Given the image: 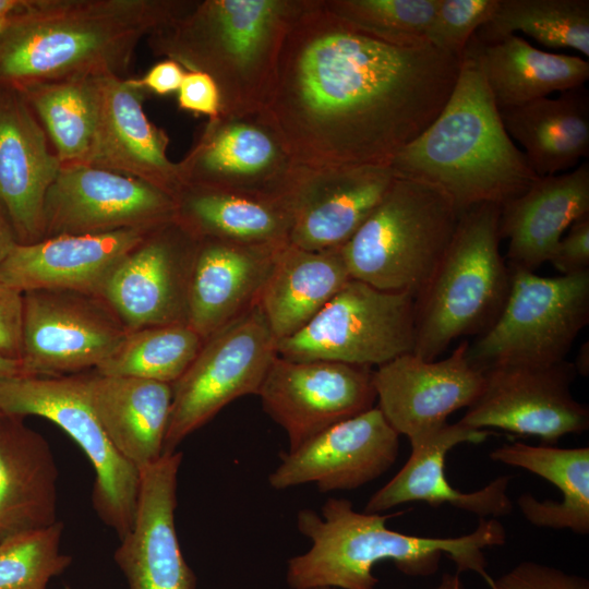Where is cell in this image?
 <instances>
[{
    "instance_id": "cell-1",
    "label": "cell",
    "mask_w": 589,
    "mask_h": 589,
    "mask_svg": "<svg viewBox=\"0 0 589 589\" xmlns=\"http://www.w3.org/2000/svg\"><path fill=\"white\" fill-rule=\"evenodd\" d=\"M460 63L431 45L386 44L304 0L265 111L298 166H389L442 111Z\"/></svg>"
},
{
    "instance_id": "cell-2",
    "label": "cell",
    "mask_w": 589,
    "mask_h": 589,
    "mask_svg": "<svg viewBox=\"0 0 589 589\" xmlns=\"http://www.w3.org/2000/svg\"><path fill=\"white\" fill-rule=\"evenodd\" d=\"M181 0H28L0 29V84L123 77L143 38Z\"/></svg>"
},
{
    "instance_id": "cell-3",
    "label": "cell",
    "mask_w": 589,
    "mask_h": 589,
    "mask_svg": "<svg viewBox=\"0 0 589 589\" xmlns=\"http://www.w3.org/2000/svg\"><path fill=\"white\" fill-rule=\"evenodd\" d=\"M389 167L397 178L438 189L460 214L484 203L502 206L540 178L506 132L469 46L444 108Z\"/></svg>"
},
{
    "instance_id": "cell-4",
    "label": "cell",
    "mask_w": 589,
    "mask_h": 589,
    "mask_svg": "<svg viewBox=\"0 0 589 589\" xmlns=\"http://www.w3.org/2000/svg\"><path fill=\"white\" fill-rule=\"evenodd\" d=\"M359 513L346 498H327L321 515L301 509L299 531L311 541L310 549L287 563L286 580L291 589L320 587L375 589V564L390 561L411 577L434 575L445 554L461 572H474L494 587L486 572L485 548L503 545L506 530L497 518H480L470 533L455 538L404 534L387 528V519L400 515Z\"/></svg>"
},
{
    "instance_id": "cell-5",
    "label": "cell",
    "mask_w": 589,
    "mask_h": 589,
    "mask_svg": "<svg viewBox=\"0 0 589 589\" xmlns=\"http://www.w3.org/2000/svg\"><path fill=\"white\" fill-rule=\"evenodd\" d=\"M304 0H181L146 37L151 51L215 82L220 113L265 109L280 49Z\"/></svg>"
},
{
    "instance_id": "cell-6",
    "label": "cell",
    "mask_w": 589,
    "mask_h": 589,
    "mask_svg": "<svg viewBox=\"0 0 589 589\" xmlns=\"http://www.w3.org/2000/svg\"><path fill=\"white\" fill-rule=\"evenodd\" d=\"M501 205L484 203L460 214L453 240L414 299L413 353L436 360L453 341L481 335L496 321L510 288L500 251Z\"/></svg>"
},
{
    "instance_id": "cell-7",
    "label": "cell",
    "mask_w": 589,
    "mask_h": 589,
    "mask_svg": "<svg viewBox=\"0 0 589 589\" xmlns=\"http://www.w3.org/2000/svg\"><path fill=\"white\" fill-rule=\"evenodd\" d=\"M459 217L438 189L395 177L377 206L341 247L351 279L416 299L447 252Z\"/></svg>"
},
{
    "instance_id": "cell-8",
    "label": "cell",
    "mask_w": 589,
    "mask_h": 589,
    "mask_svg": "<svg viewBox=\"0 0 589 589\" xmlns=\"http://www.w3.org/2000/svg\"><path fill=\"white\" fill-rule=\"evenodd\" d=\"M589 323V271L544 277L510 268V288L496 321L468 347L469 360L495 366H548L566 360Z\"/></svg>"
},
{
    "instance_id": "cell-9",
    "label": "cell",
    "mask_w": 589,
    "mask_h": 589,
    "mask_svg": "<svg viewBox=\"0 0 589 589\" xmlns=\"http://www.w3.org/2000/svg\"><path fill=\"white\" fill-rule=\"evenodd\" d=\"M0 413L37 416L61 428L95 470L92 504L121 540L132 528L141 472L111 444L86 396L81 373L0 378Z\"/></svg>"
},
{
    "instance_id": "cell-10",
    "label": "cell",
    "mask_w": 589,
    "mask_h": 589,
    "mask_svg": "<svg viewBox=\"0 0 589 589\" xmlns=\"http://www.w3.org/2000/svg\"><path fill=\"white\" fill-rule=\"evenodd\" d=\"M414 298L350 279L299 332L277 342L294 361L380 366L413 352Z\"/></svg>"
},
{
    "instance_id": "cell-11",
    "label": "cell",
    "mask_w": 589,
    "mask_h": 589,
    "mask_svg": "<svg viewBox=\"0 0 589 589\" xmlns=\"http://www.w3.org/2000/svg\"><path fill=\"white\" fill-rule=\"evenodd\" d=\"M277 341L256 304L206 338L172 386L164 454L239 397L257 395Z\"/></svg>"
},
{
    "instance_id": "cell-12",
    "label": "cell",
    "mask_w": 589,
    "mask_h": 589,
    "mask_svg": "<svg viewBox=\"0 0 589 589\" xmlns=\"http://www.w3.org/2000/svg\"><path fill=\"white\" fill-rule=\"evenodd\" d=\"M22 294L20 361L25 375L94 371L128 333L99 297L51 289Z\"/></svg>"
},
{
    "instance_id": "cell-13",
    "label": "cell",
    "mask_w": 589,
    "mask_h": 589,
    "mask_svg": "<svg viewBox=\"0 0 589 589\" xmlns=\"http://www.w3.org/2000/svg\"><path fill=\"white\" fill-rule=\"evenodd\" d=\"M178 167L183 185L285 196L298 165L263 109L208 119Z\"/></svg>"
},
{
    "instance_id": "cell-14",
    "label": "cell",
    "mask_w": 589,
    "mask_h": 589,
    "mask_svg": "<svg viewBox=\"0 0 589 589\" xmlns=\"http://www.w3.org/2000/svg\"><path fill=\"white\" fill-rule=\"evenodd\" d=\"M176 219V201L139 179L84 164L61 165L44 203V239L154 229Z\"/></svg>"
},
{
    "instance_id": "cell-15",
    "label": "cell",
    "mask_w": 589,
    "mask_h": 589,
    "mask_svg": "<svg viewBox=\"0 0 589 589\" xmlns=\"http://www.w3.org/2000/svg\"><path fill=\"white\" fill-rule=\"evenodd\" d=\"M460 423L534 436L548 445L589 428V409L572 394L577 371L567 360L548 366H495Z\"/></svg>"
},
{
    "instance_id": "cell-16",
    "label": "cell",
    "mask_w": 589,
    "mask_h": 589,
    "mask_svg": "<svg viewBox=\"0 0 589 589\" xmlns=\"http://www.w3.org/2000/svg\"><path fill=\"white\" fill-rule=\"evenodd\" d=\"M292 450L323 430L374 407L373 369L277 354L257 393Z\"/></svg>"
},
{
    "instance_id": "cell-17",
    "label": "cell",
    "mask_w": 589,
    "mask_h": 589,
    "mask_svg": "<svg viewBox=\"0 0 589 589\" xmlns=\"http://www.w3.org/2000/svg\"><path fill=\"white\" fill-rule=\"evenodd\" d=\"M468 347L464 339L448 357L433 361L409 352L373 370L376 407L399 435L419 440L477 400L485 375L469 360Z\"/></svg>"
},
{
    "instance_id": "cell-18",
    "label": "cell",
    "mask_w": 589,
    "mask_h": 589,
    "mask_svg": "<svg viewBox=\"0 0 589 589\" xmlns=\"http://www.w3.org/2000/svg\"><path fill=\"white\" fill-rule=\"evenodd\" d=\"M196 241L175 219L151 231L115 266L99 298L128 330L187 323V286Z\"/></svg>"
},
{
    "instance_id": "cell-19",
    "label": "cell",
    "mask_w": 589,
    "mask_h": 589,
    "mask_svg": "<svg viewBox=\"0 0 589 589\" xmlns=\"http://www.w3.org/2000/svg\"><path fill=\"white\" fill-rule=\"evenodd\" d=\"M398 452L399 434L374 406L283 454L268 483L275 490L308 483L321 492L354 490L385 473Z\"/></svg>"
},
{
    "instance_id": "cell-20",
    "label": "cell",
    "mask_w": 589,
    "mask_h": 589,
    "mask_svg": "<svg viewBox=\"0 0 589 589\" xmlns=\"http://www.w3.org/2000/svg\"><path fill=\"white\" fill-rule=\"evenodd\" d=\"M394 179L389 166H298L286 193L291 216L288 242L313 251L342 247Z\"/></svg>"
},
{
    "instance_id": "cell-21",
    "label": "cell",
    "mask_w": 589,
    "mask_h": 589,
    "mask_svg": "<svg viewBox=\"0 0 589 589\" xmlns=\"http://www.w3.org/2000/svg\"><path fill=\"white\" fill-rule=\"evenodd\" d=\"M181 452L165 453L141 470L137 506L131 530L113 558L128 589H195L175 526Z\"/></svg>"
},
{
    "instance_id": "cell-22",
    "label": "cell",
    "mask_w": 589,
    "mask_h": 589,
    "mask_svg": "<svg viewBox=\"0 0 589 589\" xmlns=\"http://www.w3.org/2000/svg\"><path fill=\"white\" fill-rule=\"evenodd\" d=\"M98 118L84 165L144 181L173 199L183 187L178 163L167 156L169 137L143 108L147 91L134 79L98 76Z\"/></svg>"
},
{
    "instance_id": "cell-23",
    "label": "cell",
    "mask_w": 589,
    "mask_h": 589,
    "mask_svg": "<svg viewBox=\"0 0 589 589\" xmlns=\"http://www.w3.org/2000/svg\"><path fill=\"white\" fill-rule=\"evenodd\" d=\"M61 163L16 87L0 84V201L19 243L44 239V203Z\"/></svg>"
},
{
    "instance_id": "cell-24",
    "label": "cell",
    "mask_w": 589,
    "mask_h": 589,
    "mask_svg": "<svg viewBox=\"0 0 589 589\" xmlns=\"http://www.w3.org/2000/svg\"><path fill=\"white\" fill-rule=\"evenodd\" d=\"M492 433L467 426L459 421L446 423L438 430L411 441V453L402 468L368 501L364 512L381 514L397 505L425 502L438 507L448 504L479 516L497 518L509 515L513 502L508 496L512 477L495 478L472 492H461L448 482L445 458L448 452L464 443L481 444Z\"/></svg>"
},
{
    "instance_id": "cell-25",
    "label": "cell",
    "mask_w": 589,
    "mask_h": 589,
    "mask_svg": "<svg viewBox=\"0 0 589 589\" xmlns=\"http://www.w3.org/2000/svg\"><path fill=\"white\" fill-rule=\"evenodd\" d=\"M154 229L58 236L17 243L0 264V280L21 293L51 289L99 297L115 266Z\"/></svg>"
},
{
    "instance_id": "cell-26",
    "label": "cell",
    "mask_w": 589,
    "mask_h": 589,
    "mask_svg": "<svg viewBox=\"0 0 589 589\" xmlns=\"http://www.w3.org/2000/svg\"><path fill=\"white\" fill-rule=\"evenodd\" d=\"M283 245L197 239L188 277L187 324L205 340L256 305Z\"/></svg>"
},
{
    "instance_id": "cell-27",
    "label": "cell",
    "mask_w": 589,
    "mask_h": 589,
    "mask_svg": "<svg viewBox=\"0 0 589 589\" xmlns=\"http://www.w3.org/2000/svg\"><path fill=\"white\" fill-rule=\"evenodd\" d=\"M589 215V164L540 177L520 195L501 206L498 232L508 239L509 268L536 272L550 259L575 220Z\"/></svg>"
},
{
    "instance_id": "cell-28",
    "label": "cell",
    "mask_w": 589,
    "mask_h": 589,
    "mask_svg": "<svg viewBox=\"0 0 589 589\" xmlns=\"http://www.w3.org/2000/svg\"><path fill=\"white\" fill-rule=\"evenodd\" d=\"M88 401L109 441L135 468L164 455L171 384L137 377L81 374Z\"/></svg>"
},
{
    "instance_id": "cell-29",
    "label": "cell",
    "mask_w": 589,
    "mask_h": 589,
    "mask_svg": "<svg viewBox=\"0 0 589 589\" xmlns=\"http://www.w3.org/2000/svg\"><path fill=\"white\" fill-rule=\"evenodd\" d=\"M58 468L45 437L0 413V540L58 521Z\"/></svg>"
},
{
    "instance_id": "cell-30",
    "label": "cell",
    "mask_w": 589,
    "mask_h": 589,
    "mask_svg": "<svg viewBox=\"0 0 589 589\" xmlns=\"http://www.w3.org/2000/svg\"><path fill=\"white\" fill-rule=\"evenodd\" d=\"M350 279L341 247L283 245L257 302L276 341L304 327Z\"/></svg>"
},
{
    "instance_id": "cell-31",
    "label": "cell",
    "mask_w": 589,
    "mask_h": 589,
    "mask_svg": "<svg viewBox=\"0 0 589 589\" xmlns=\"http://www.w3.org/2000/svg\"><path fill=\"white\" fill-rule=\"evenodd\" d=\"M175 201L176 220L196 239L271 247L288 242L291 216L286 195L185 184Z\"/></svg>"
},
{
    "instance_id": "cell-32",
    "label": "cell",
    "mask_w": 589,
    "mask_h": 589,
    "mask_svg": "<svg viewBox=\"0 0 589 589\" xmlns=\"http://www.w3.org/2000/svg\"><path fill=\"white\" fill-rule=\"evenodd\" d=\"M510 139L538 177L557 175L589 155V93L585 86L498 109Z\"/></svg>"
},
{
    "instance_id": "cell-33",
    "label": "cell",
    "mask_w": 589,
    "mask_h": 589,
    "mask_svg": "<svg viewBox=\"0 0 589 589\" xmlns=\"http://www.w3.org/2000/svg\"><path fill=\"white\" fill-rule=\"evenodd\" d=\"M468 46L498 109L584 86L589 79L585 59L538 49L516 34L491 44L472 37Z\"/></svg>"
},
{
    "instance_id": "cell-34",
    "label": "cell",
    "mask_w": 589,
    "mask_h": 589,
    "mask_svg": "<svg viewBox=\"0 0 589 589\" xmlns=\"http://www.w3.org/2000/svg\"><path fill=\"white\" fill-rule=\"evenodd\" d=\"M490 459L530 471L554 484L563 500L539 501L522 493L517 505L533 526L589 533V447L562 448L520 442L493 449Z\"/></svg>"
},
{
    "instance_id": "cell-35",
    "label": "cell",
    "mask_w": 589,
    "mask_h": 589,
    "mask_svg": "<svg viewBox=\"0 0 589 589\" xmlns=\"http://www.w3.org/2000/svg\"><path fill=\"white\" fill-rule=\"evenodd\" d=\"M41 124L61 165L85 164L98 118V76L19 88Z\"/></svg>"
},
{
    "instance_id": "cell-36",
    "label": "cell",
    "mask_w": 589,
    "mask_h": 589,
    "mask_svg": "<svg viewBox=\"0 0 589 589\" xmlns=\"http://www.w3.org/2000/svg\"><path fill=\"white\" fill-rule=\"evenodd\" d=\"M516 32L553 49H573L589 57L588 0H498L490 20L474 34L480 44Z\"/></svg>"
},
{
    "instance_id": "cell-37",
    "label": "cell",
    "mask_w": 589,
    "mask_h": 589,
    "mask_svg": "<svg viewBox=\"0 0 589 589\" xmlns=\"http://www.w3.org/2000/svg\"><path fill=\"white\" fill-rule=\"evenodd\" d=\"M203 342L184 322L128 330L94 371L173 384L192 363Z\"/></svg>"
},
{
    "instance_id": "cell-38",
    "label": "cell",
    "mask_w": 589,
    "mask_h": 589,
    "mask_svg": "<svg viewBox=\"0 0 589 589\" xmlns=\"http://www.w3.org/2000/svg\"><path fill=\"white\" fill-rule=\"evenodd\" d=\"M333 14L386 44L430 45L426 34L440 0H323Z\"/></svg>"
},
{
    "instance_id": "cell-39",
    "label": "cell",
    "mask_w": 589,
    "mask_h": 589,
    "mask_svg": "<svg viewBox=\"0 0 589 589\" xmlns=\"http://www.w3.org/2000/svg\"><path fill=\"white\" fill-rule=\"evenodd\" d=\"M63 522L0 540V589H47L72 556L60 552Z\"/></svg>"
},
{
    "instance_id": "cell-40",
    "label": "cell",
    "mask_w": 589,
    "mask_h": 589,
    "mask_svg": "<svg viewBox=\"0 0 589 589\" xmlns=\"http://www.w3.org/2000/svg\"><path fill=\"white\" fill-rule=\"evenodd\" d=\"M497 4L498 0H440L428 29V43L461 60L469 41Z\"/></svg>"
},
{
    "instance_id": "cell-41",
    "label": "cell",
    "mask_w": 589,
    "mask_h": 589,
    "mask_svg": "<svg viewBox=\"0 0 589 589\" xmlns=\"http://www.w3.org/2000/svg\"><path fill=\"white\" fill-rule=\"evenodd\" d=\"M493 589H589V580L553 566L525 561L494 579Z\"/></svg>"
},
{
    "instance_id": "cell-42",
    "label": "cell",
    "mask_w": 589,
    "mask_h": 589,
    "mask_svg": "<svg viewBox=\"0 0 589 589\" xmlns=\"http://www.w3.org/2000/svg\"><path fill=\"white\" fill-rule=\"evenodd\" d=\"M560 275L589 271V215L575 220L558 241L550 262Z\"/></svg>"
},
{
    "instance_id": "cell-43",
    "label": "cell",
    "mask_w": 589,
    "mask_h": 589,
    "mask_svg": "<svg viewBox=\"0 0 589 589\" xmlns=\"http://www.w3.org/2000/svg\"><path fill=\"white\" fill-rule=\"evenodd\" d=\"M178 106L208 119L219 116V94L213 79L201 72L185 71L178 89Z\"/></svg>"
},
{
    "instance_id": "cell-44",
    "label": "cell",
    "mask_w": 589,
    "mask_h": 589,
    "mask_svg": "<svg viewBox=\"0 0 589 589\" xmlns=\"http://www.w3.org/2000/svg\"><path fill=\"white\" fill-rule=\"evenodd\" d=\"M23 294L0 280V353L20 360Z\"/></svg>"
},
{
    "instance_id": "cell-45",
    "label": "cell",
    "mask_w": 589,
    "mask_h": 589,
    "mask_svg": "<svg viewBox=\"0 0 589 589\" xmlns=\"http://www.w3.org/2000/svg\"><path fill=\"white\" fill-rule=\"evenodd\" d=\"M185 70L176 61L164 59L155 63L142 77L135 82L147 92L167 95L178 92Z\"/></svg>"
},
{
    "instance_id": "cell-46",
    "label": "cell",
    "mask_w": 589,
    "mask_h": 589,
    "mask_svg": "<svg viewBox=\"0 0 589 589\" xmlns=\"http://www.w3.org/2000/svg\"><path fill=\"white\" fill-rule=\"evenodd\" d=\"M19 243L10 217L0 201V264Z\"/></svg>"
},
{
    "instance_id": "cell-47",
    "label": "cell",
    "mask_w": 589,
    "mask_h": 589,
    "mask_svg": "<svg viewBox=\"0 0 589 589\" xmlns=\"http://www.w3.org/2000/svg\"><path fill=\"white\" fill-rule=\"evenodd\" d=\"M16 375H25L21 361L0 353V378Z\"/></svg>"
},
{
    "instance_id": "cell-48",
    "label": "cell",
    "mask_w": 589,
    "mask_h": 589,
    "mask_svg": "<svg viewBox=\"0 0 589 589\" xmlns=\"http://www.w3.org/2000/svg\"><path fill=\"white\" fill-rule=\"evenodd\" d=\"M28 0H0V20L16 14L26 8Z\"/></svg>"
},
{
    "instance_id": "cell-49",
    "label": "cell",
    "mask_w": 589,
    "mask_h": 589,
    "mask_svg": "<svg viewBox=\"0 0 589 589\" xmlns=\"http://www.w3.org/2000/svg\"><path fill=\"white\" fill-rule=\"evenodd\" d=\"M577 374L587 376L589 374V346L586 341L579 349L575 362H573Z\"/></svg>"
},
{
    "instance_id": "cell-50",
    "label": "cell",
    "mask_w": 589,
    "mask_h": 589,
    "mask_svg": "<svg viewBox=\"0 0 589 589\" xmlns=\"http://www.w3.org/2000/svg\"><path fill=\"white\" fill-rule=\"evenodd\" d=\"M314 589H334L329 587H320ZM434 589H464L459 574L446 573L442 576L441 581Z\"/></svg>"
},
{
    "instance_id": "cell-51",
    "label": "cell",
    "mask_w": 589,
    "mask_h": 589,
    "mask_svg": "<svg viewBox=\"0 0 589 589\" xmlns=\"http://www.w3.org/2000/svg\"><path fill=\"white\" fill-rule=\"evenodd\" d=\"M5 21H7V20H0V29L2 28V26H3V24H4Z\"/></svg>"
}]
</instances>
